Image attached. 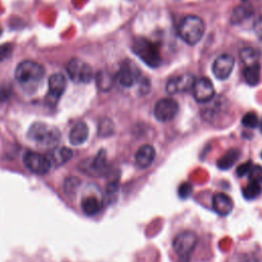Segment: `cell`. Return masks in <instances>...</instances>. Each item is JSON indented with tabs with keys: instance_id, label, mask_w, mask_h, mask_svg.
I'll return each mask as SVG.
<instances>
[{
	"instance_id": "5",
	"label": "cell",
	"mask_w": 262,
	"mask_h": 262,
	"mask_svg": "<svg viewBox=\"0 0 262 262\" xmlns=\"http://www.w3.org/2000/svg\"><path fill=\"white\" fill-rule=\"evenodd\" d=\"M198 242L199 236L196 235V233L190 230H186L178 233L174 237L172 242V247L180 260H182L183 262H188L191 253L198 245Z\"/></svg>"
},
{
	"instance_id": "33",
	"label": "cell",
	"mask_w": 262,
	"mask_h": 262,
	"mask_svg": "<svg viewBox=\"0 0 262 262\" xmlns=\"http://www.w3.org/2000/svg\"><path fill=\"white\" fill-rule=\"evenodd\" d=\"M237 262H259L257 257L252 253H243L239 255Z\"/></svg>"
},
{
	"instance_id": "1",
	"label": "cell",
	"mask_w": 262,
	"mask_h": 262,
	"mask_svg": "<svg viewBox=\"0 0 262 262\" xmlns=\"http://www.w3.org/2000/svg\"><path fill=\"white\" fill-rule=\"evenodd\" d=\"M28 137L32 141L48 147L55 145L59 141L60 132L55 126L43 122H36L29 128Z\"/></svg>"
},
{
	"instance_id": "22",
	"label": "cell",
	"mask_w": 262,
	"mask_h": 262,
	"mask_svg": "<svg viewBox=\"0 0 262 262\" xmlns=\"http://www.w3.org/2000/svg\"><path fill=\"white\" fill-rule=\"evenodd\" d=\"M95 81L98 89L101 91H108L114 84L113 76L104 70L97 72L95 75Z\"/></svg>"
},
{
	"instance_id": "12",
	"label": "cell",
	"mask_w": 262,
	"mask_h": 262,
	"mask_svg": "<svg viewBox=\"0 0 262 262\" xmlns=\"http://www.w3.org/2000/svg\"><path fill=\"white\" fill-rule=\"evenodd\" d=\"M234 68V58L230 54L219 55L212 64V72L219 80H226Z\"/></svg>"
},
{
	"instance_id": "8",
	"label": "cell",
	"mask_w": 262,
	"mask_h": 262,
	"mask_svg": "<svg viewBox=\"0 0 262 262\" xmlns=\"http://www.w3.org/2000/svg\"><path fill=\"white\" fill-rule=\"evenodd\" d=\"M140 78V70L131 60H125L121 66L116 75L117 81L123 87H131Z\"/></svg>"
},
{
	"instance_id": "11",
	"label": "cell",
	"mask_w": 262,
	"mask_h": 262,
	"mask_svg": "<svg viewBox=\"0 0 262 262\" xmlns=\"http://www.w3.org/2000/svg\"><path fill=\"white\" fill-rule=\"evenodd\" d=\"M67 87V81L63 75L53 74L48 80V93L46 100L49 104H55L59 97L63 94Z\"/></svg>"
},
{
	"instance_id": "19",
	"label": "cell",
	"mask_w": 262,
	"mask_h": 262,
	"mask_svg": "<svg viewBox=\"0 0 262 262\" xmlns=\"http://www.w3.org/2000/svg\"><path fill=\"white\" fill-rule=\"evenodd\" d=\"M81 207H82L83 212L87 216H94L100 212L102 205L97 198H95L93 195H89V196H86L83 199V201L81 203Z\"/></svg>"
},
{
	"instance_id": "4",
	"label": "cell",
	"mask_w": 262,
	"mask_h": 262,
	"mask_svg": "<svg viewBox=\"0 0 262 262\" xmlns=\"http://www.w3.org/2000/svg\"><path fill=\"white\" fill-rule=\"evenodd\" d=\"M44 74L45 70L42 64L32 60H25L17 64L14 77L20 84L31 85L41 81Z\"/></svg>"
},
{
	"instance_id": "29",
	"label": "cell",
	"mask_w": 262,
	"mask_h": 262,
	"mask_svg": "<svg viewBox=\"0 0 262 262\" xmlns=\"http://www.w3.org/2000/svg\"><path fill=\"white\" fill-rule=\"evenodd\" d=\"M192 193V185L188 182H183L178 187V195L181 199H187Z\"/></svg>"
},
{
	"instance_id": "35",
	"label": "cell",
	"mask_w": 262,
	"mask_h": 262,
	"mask_svg": "<svg viewBox=\"0 0 262 262\" xmlns=\"http://www.w3.org/2000/svg\"><path fill=\"white\" fill-rule=\"evenodd\" d=\"M1 32H2V29H1V27H0V35H1Z\"/></svg>"
},
{
	"instance_id": "26",
	"label": "cell",
	"mask_w": 262,
	"mask_h": 262,
	"mask_svg": "<svg viewBox=\"0 0 262 262\" xmlns=\"http://www.w3.org/2000/svg\"><path fill=\"white\" fill-rule=\"evenodd\" d=\"M114 124L110 119H103L98 125V134L100 136H111L114 133Z\"/></svg>"
},
{
	"instance_id": "14",
	"label": "cell",
	"mask_w": 262,
	"mask_h": 262,
	"mask_svg": "<svg viewBox=\"0 0 262 262\" xmlns=\"http://www.w3.org/2000/svg\"><path fill=\"white\" fill-rule=\"evenodd\" d=\"M212 208L218 215L226 216L233 209V201L228 194L224 192H217L213 195Z\"/></svg>"
},
{
	"instance_id": "34",
	"label": "cell",
	"mask_w": 262,
	"mask_h": 262,
	"mask_svg": "<svg viewBox=\"0 0 262 262\" xmlns=\"http://www.w3.org/2000/svg\"><path fill=\"white\" fill-rule=\"evenodd\" d=\"M254 31L256 33V35L262 39V15L259 16L256 21L254 23Z\"/></svg>"
},
{
	"instance_id": "10",
	"label": "cell",
	"mask_w": 262,
	"mask_h": 262,
	"mask_svg": "<svg viewBox=\"0 0 262 262\" xmlns=\"http://www.w3.org/2000/svg\"><path fill=\"white\" fill-rule=\"evenodd\" d=\"M195 79L190 74H183L179 76H174L167 81L166 91L169 94H176L180 92H186L192 89Z\"/></svg>"
},
{
	"instance_id": "37",
	"label": "cell",
	"mask_w": 262,
	"mask_h": 262,
	"mask_svg": "<svg viewBox=\"0 0 262 262\" xmlns=\"http://www.w3.org/2000/svg\"><path fill=\"white\" fill-rule=\"evenodd\" d=\"M261 158H262V152H261Z\"/></svg>"
},
{
	"instance_id": "15",
	"label": "cell",
	"mask_w": 262,
	"mask_h": 262,
	"mask_svg": "<svg viewBox=\"0 0 262 262\" xmlns=\"http://www.w3.org/2000/svg\"><path fill=\"white\" fill-rule=\"evenodd\" d=\"M156 158V149L150 144L141 145L135 154V164L140 169L148 168Z\"/></svg>"
},
{
	"instance_id": "18",
	"label": "cell",
	"mask_w": 262,
	"mask_h": 262,
	"mask_svg": "<svg viewBox=\"0 0 262 262\" xmlns=\"http://www.w3.org/2000/svg\"><path fill=\"white\" fill-rule=\"evenodd\" d=\"M73 157V151L64 146L54 148L50 156L48 157L50 164H53L54 166H60L68 162Z\"/></svg>"
},
{
	"instance_id": "28",
	"label": "cell",
	"mask_w": 262,
	"mask_h": 262,
	"mask_svg": "<svg viewBox=\"0 0 262 262\" xmlns=\"http://www.w3.org/2000/svg\"><path fill=\"white\" fill-rule=\"evenodd\" d=\"M248 174H249L250 181H254L260 184L262 183V166H259V165L252 166Z\"/></svg>"
},
{
	"instance_id": "7",
	"label": "cell",
	"mask_w": 262,
	"mask_h": 262,
	"mask_svg": "<svg viewBox=\"0 0 262 262\" xmlns=\"http://www.w3.org/2000/svg\"><path fill=\"white\" fill-rule=\"evenodd\" d=\"M24 164L29 171L39 175L48 173L51 166L48 157L34 151H28L25 154Z\"/></svg>"
},
{
	"instance_id": "25",
	"label": "cell",
	"mask_w": 262,
	"mask_h": 262,
	"mask_svg": "<svg viewBox=\"0 0 262 262\" xmlns=\"http://www.w3.org/2000/svg\"><path fill=\"white\" fill-rule=\"evenodd\" d=\"M252 15V10L249 6L239 5L232 12V21L234 24H239Z\"/></svg>"
},
{
	"instance_id": "27",
	"label": "cell",
	"mask_w": 262,
	"mask_h": 262,
	"mask_svg": "<svg viewBox=\"0 0 262 262\" xmlns=\"http://www.w3.org/2000/svg\"><path fill=\"white\" fill-rule=\"evenodd\" d=\"M258 123V116L254 112H249L242 118V124L248 128H256Z\"/></svg>"
},
{
	"instance_id": "13",
	"label": "cell",
	"mask_w": 262,
	"mask_h": 262,
	"mask_svg": "<svg viewBox=\"0 0 262 262\" xmlns=\"http://www.w3.org/2000/svg\"><path fill=\"white\" fill-rule=\"evenodd\" d=\"M192 94L196 101L208 102L215 95V89L213 83L208 78H201L196 80L192 86Z\"/></svg>"
},
{
	"instance_id": "31",
	"label": "cell",
	"mask_w": 262,
	"mask_h": 262,
	"mask_svg": "<svg viewBox=\"0 0 262 262\" xmlns=\"http://www.w3.org/2000/svg\"><path fill=\"white\" fill-rule=\"evenodd\" d=\"M12 50H13V44L11 43H4L0 45V62H2L7 57H9Z\"/></svg>"
},
{
	"instance_id": "24",
	"label": "cell",
	"mask_w": 262,
	"mask_h": 262,
	"mask_svg": "<svg viewBox=\"0 0 262 262\" xmlns=\"http://www.w3.org/2000/svg\"><path fill=\"white\" fill-rule=\"evenodd\" d=\"M261 191H262V187L260 183L249 181V183L243 188V195L247 200H254L260 195Z\"/></svg>"
},
{
	"instance_id": "6",
	"label": "cell",
	"mask_w": 262,
	"mask_h": 262,
	"mask_svg": "<svg viewBox=\"0 0 262 262\" xmlns=\"http://www.w3.org/2000/svg\"><path fill=\"white\" fill-rule=\"evenodd\" d=\"M70 79L75 83H89L94 78V73L89 63L80 58H72L67 66Z\"/></svg>"
},
{
	"instance_id": "23",
	"label": "cell",
	"mask_w": 262,
	"mask_h": 262,
	"mask_svg": "<svg viewBox=\"0 0 262 262\" xmlns=\"http://www.w3.org/2000/svg\"><path fill=\"white\" fill-rule=\"evenodd\" d=\"M241 60L245 67L252 66L259 62V53L253 47H245L241 50L239 53Z\"/></svg>"
},
{
	"instance_id": "3",
	"label": "cell",
	"mask_w": 262,
	"mask_h": 262,
	"mask_svg": "<svg viewBox=\"0 0 262 262\" xmlns=\"http://www.w3.org/2000/svg\"><path fill=\"white\" fill-rule=\"evenodd\" d=\"M132 51L149 68H157L161 63L158 47L146 38H136L132 43Z\"/></svg>"
},
{
	"instance_id": "30",
	"label": "cell",
	"mask_w": 262,
	"mask_h": 262,
	"mask_svg": "<svg viewBox=\"0 0 262 262\" xmlns=\"http://www.w3.org/2000/svg\"><path fill=\"white\" fill-rule=\"evenodd\" d=\"M80 181L78 178H75V177H70L68 178L66 181H64V185H63V188H64V191L67 193H71L73 191H75V189L78 187Z\"/></svg>"
},
{
	"instance_id": "17",
	"label": "cell",
	"mask_w": 262,
	"mask_h": 262,
	"mask_svg": "<svg viewBox=\"0 0 262 262\" xmlns=\"http://www.w3.org/2000/svg\"><path fill=\"white\" fill-rule=\"evenodd\" d=\"M87 169H84L83 171L91 174V175H97L102 172V170L106 167V152L103 149H100L97 155L91 160V162H86Z\"/></svg>"
},
{
	"instance_id": "36",
	"label": "cell",
	"mask_w": 262,
	"mask_h": 262,
	"mask_svg": "<svg viewBox=\"0 0 262 262\" xmlns=\"http://www.w3.org/2000/svg\"><path fill=\"white\" fill-rule=\"evenodd\" d=\"M261 129H262V122H261Z\"/></svg>"
},
{
	"instance_id": "2",
	"label": "cell",
	"mask_w": 262,
	"mask_h": 262,
	"mask_svg": "<svg viewBox=\"0 0 262 262\" xmlns=\"http://www.w3.org/2000/svg\"><path fill=\"white\" fill-rule=\"evenodd\" d=\"M206 26L204 20L196 15H188L184 17L179 27L178 35L189 45H194L203 38Z\"/></svg>"
},
{
	"instance_id": "21",
	"label": "cell",
	"mask_w": 262,
	"mask_h": 262,
	"mask_svg": "<svg viewBox=\"0 0 262 262\" xmlns=\"http://www.w3.org/2000/svg\"><path fill=\"white\" fill-rule=\"evenodd\" d=\"M244 79L250 86H255L260 80V64L255 63L252 66H247L243 71Z\"/></svg>"
},
{
	"instance_id": "16",
	"label": "cell",
	"mask_w": 262,
	"mask_h": 262,
	"mask_svg": "<svg viewBox=\"0 0 262 262\" xmlns=\"http://www.w3.org/2000/svg\"><path fill=\"white\" fill-rule=\"evenodd\" d=\"M89 135V129L85 122H77L71 129L69 133V140L72 145H81L83 144Z\"/></svg>"
},
{
	"instance_id": "20",
	"label": "cell",
	"mask_w": 262,
	"mask_h": 262,
	"mask_svg": "<svg viewBox=\"0 0 262 262\" xmlns=\"http://www.w3.org/2000/svg\"><path fill=\"white\" fill-rule=\"evenodd\" d=\"M238 158H239L238 149L231 148L218 159L217 167L220 170H228L235 164V162L238 160Z\"/></svg>"
},
{
	"instance_id": "32",
	"label": "cell",
	"mask_w": 262,
	"mask_h": 262,
	"mask_svg": "<svg viewBox=\"0 0 262 262\" xmlns=\"http://www.w3.org/2000/svg\"><path fill=\"white\" fill-rule=\"evenodd\" d=\"M252 166H253L252 161H247V162L241 164V165L236 168V175H237L238 177L245 176L246 174L249 173V171H250V169H251Z\"/></svg>"
},
{
	"instance_id": "9",
	"label": "cell",
	"mask_w": 262,
	"mask_h": 262,
	"mask_svg": "<svg viewBox=\"0 0 262 262\" xmlns=\"http://www.w3.org/2000/svg\"><path fill=\"white\" fill-rule=\"evenodd\" d=\"M179 111V105L173 98L160 99L154 108L155 117L160 122H169L174 119Z\"/></svg>"
}]
</instances>
